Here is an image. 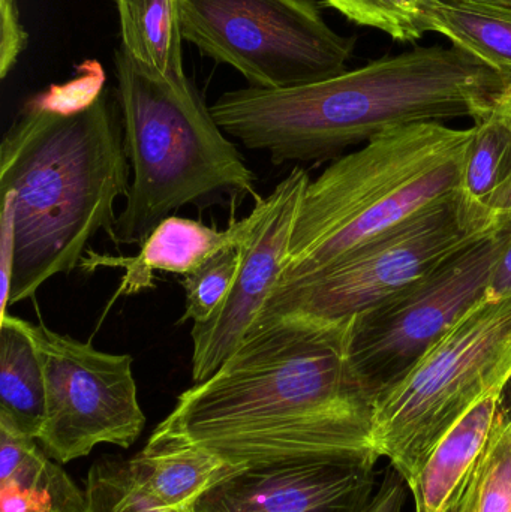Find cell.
I'll list each match as a JSON object with an SVG mask.
<instances>
[{
	"mask_svg": "<svg viewBox=\"0 0 511 512\" xmlns=\"http://www.w3.org/2000/svg\"><path fill=\"white\" fill-rule=\"evenodd\" d=\"M351 322L258 318L212 376L177 397L146 445L198 448L236 468L299 459L377 463L374 397L351 363Z\"/></svg>",
	"mask_w": 511,
	"mask_h": 512,
	"instance_id": "cell-1",
	"label": "cell"
},
{
	"mask_svg": "<svg viewBox=\"0 0 511 512\" xmlns=\"http://www.w3.org/2000/svg\"><path fill=\"white\" fill-rule=\"evenodd\" d=\"M131 176L119 96L98 63L24 105L0 144V195L14 219L2 318L51 277L80 267L99 231L111 236Z\"/></svg>",
	"mask_w": 511,
	"mask_h": 512,
	"instance_id": "cell-2",
	"label": "cell"
},
{
	"mask_svg": "<svg viewBox=\"0 0 511 512\" xmlns=\"http://www.w3.org/2000/svg\"><path fill=\"white\" fill-rule=\"evenodd\" d=\"M511 84L473 54L417 47L293 89L231 90L210 107L228 137L275 165L332 159L377 135L422 122L477 119Z\"/></svg>",
	"mask_w": 511,
	"mask_h": 512,
	"instance_id": "cell-3",
	"label": "cell"
},
{
	"mask_svg": "<svg viewBox=\"0 0 511 512\" xmlns=\"http://www.w3.org/2000/svg\"><path fill=\"white\" fill-rule=\"evenodd\" d=\"M471 138L473 128L411 123L330 164L306 188L278 285L329 267L455 195Z\"/></svg>",
	"mask_w": 511,
	"mask_h": 512,
	"instance_id": "cell-4",
	"label": "cell"
},
{
	"mask_svg": "<svg viewBox=\"0 0 511 512\" xmlns=\"http://www.w3.org/2000/svg\"><path fill=\"white\" fill-rule=\"evenodd\" d=\"M114 72L132 171L125 209L110 236L114 245H143L162 221L185 206L260 198L254 171L188 75L156 77L120 48L114 51Z\"/></svg>",
	"mask_w": 511,
	"mask_h": 512,
	"instance_id": "cell-5",
	"label": "cell"
},
{
	"mask_svg": "<svg viewBox=\"0 0 511 512\" xmlns=\"http://www.w3.org/2000/svg\"><path fill=\"white\" fill-rule=\"evenodd\" d=\"M511 381V297L468 310L398 382L374 400L380 459L413 483L435 445L477 403Z\"/></svg>",
	"mask_w": 511,
	"mask_h": 512,
	"instance_id": "cell-6",
	"label": "cell"
},
{
	"mask_svg": "<svg viewBox=\"0 0 511 512\" xmlns=\"http://www.w3.org/2000/svg\"><path fill=\"white\" fill-rule=\"evenodd\" d=\"M318 0H185L183 36L255 89H293L348 71L356 38L327 24Z\"/></svg>",
	"mask_w": 511,
	"mask_h": 512,
	"instance_id": "cell-7",
	"label": "cell"
},
{
	"mask_svg": "<svg viewBox=\"0 0 511 512\" xmlns=\"http://www.w3.org/2000/svg\"><path fill=\"white\" fill-rule=\"evenodd\" d=\"M474 237L351 322L350 358L372 397L398 382L468 310L488 298L506 222Z\"/></svg>",
	"mask_w": 511,
	"mask_h": 512,
	"instance_id": "cell-8",
	"label": "cell"
},
{
	"mask_svg": "<svg viewBox=\"0 0 511 512\" xmlns=\"http://www.w3.org/2000/svg\"><path fill=\"white\" fill-rule=\"evenodd\" d=\"M483 233L488 231L473 228L452 195L329 267L276 286L258 318L351 321Z\"/></svg>",
	"mask_w": 511,
	"mask_h": 512,
	"instance_id": "cell-9",
	"label": "cell"
},
{
	"mask_svg": "<svg viewBox=\"0 0 511 512\" xmlns=\"http://www.w3.org/2000/svg\"><path fill=\"white\" fill-rule=\"evenodd\" d=\"M30 331L44 364L47 408L38 442L65 463L89 456L98 445L132 447L146 417L138 403L128 354L93 348L44 324Z\"/></svg>",
	"mask_w": 511,
	"mask_h": 512,
	"instance_id": "cell-10",
	"label": "cell"
},
{
	"mask_svg": "<svg viewBox=\"0 0 511 512\" xmlns=\"http://www.w3.org/2000/svg\"><path fill=\"white\" fill-rule=\"evenodd\" d=\"M311 177L294 167L267 197L255 200L251 231L240 246L236 282L221 309L192 325V379L212 376L239 348L278 285L303 195Z\"/></svg>",
	"mask_w": 511,
	"mask_h": 512,
	"instance_id": "cell-11",
	"label": "cell"
},
{
	"mask_svg": "<svg viewBox=\"0 0 511 512\" xmlns=\"http://www.w3.org/2000/svg\"><path fill=\"white\" fill-rule=\"evenodd\" d=\"M377 490L375 463L299 459L236 469L195 502V512H362Z\"/></svg>",
	"mask_w": 511,
	"mask_h": 512,
	"instance_id": "cell-12",
	"label": "cell"
},
{
	"mask_svg": "<svg viewBox=\"0 0 511 512\" xmlns=\"http://www.w3.org/2000/svg\"><path fill=\"white\" fill-rule=\"evenodd\" d=\"M252 222L254 216L249 213L246 218L231 222L227 230H216L192 219L170 216L152 231L137 255H101L87 249L80 267L86 271L98 267L123 268L122 282L110 300V304H113L123 295H134L153 288V279L158 271L185 277L222 249L243 245L248 239Z\"/></svg>",
	"mask_w": 511,
	"mask_h": 512,
	"instance_id": "cell-13",
	"label": "cell"
},
{
	"mask_svg": "<svg viewBox=\"0 0 511 512\" xmlns=\"http://www.w3.org/2000/svg\"><path fill=\"white\" fill-rule=\"evenodd\" d=\"M504 418V393L477 403L443 438L408 486L416 512H452L470 486Z\"/></svg>",
	"mask_w": 511,
	"mask_h": 512,
	"instance_id": "cell-14",
	"label": "cell"
},
{
	"mask_svg": "<svg viewBox=\"0 0 511 512\" xmlns=\"http://www.w3.org/2000/svg\"><path fill=\"white\" fill-rule=\"evenodd\" d=\"M80 489L38 439L0 418V512H84Z\"/></svg>",
	"mask_w": 511,
	"mask_h": 512,
	"instance_id": "cell-15",
	"label": "cell"
},
{
	"mask_svg": "<svg viewBox=\"0 0 511 512\" xmlns=\"http://www.w3.org/2000/svg\"><path fill=\"white\" fill-rule=\"evenodd\" d=\"M120 466L132 489L171 510L194 508L213 484L239 469L182 445H146L132 459H120Z\"/></svg>",
	"mask_w": 511,
	"mask_h": 512,
	"instance_id": "cell-16",
	"label": "cell"
},
{
	"mask_svg": "<svg viewBox=\"0 0 511 512\" xmlns=\"http://www.w3.org/2000/svg\"><path fill=\"white\" fill-rule=\"evenodd\" d=\"M471 128L473 138L456 195L473 228L489 231L500 224L494 218V204L511 176V131L498 99Z\"/></svg>",
	"mask_w": 511,
	"mask_h": 512,
	"instance_id": "cell-17",
	"label": "cell"
},
{
	"mask_svg": "<svg viewBox=\"0 0 511 512\" xmlns=\"http://www.w3.org/2000/svg\"><path fill=\"white\" fill-rule=\"evenodd\" d=\"M120 26V50L143 71L165 80L185 77L183 2L114 0Z\"/></svg>",
	"mask_w": 511,
	"mask_h": 512,
	"instance_id": "cell-18",
	"label": "cell"
},
{
	"mask_svg": "<svg viewBox=\"0 0 511 512\" xmlns=\"http://www.w3.org/2000/svg\"><path fill=\"white\" fill-rule=\"evenodd\" d=\"M45 408L44 364L30 322L5 315L0 324V418L38 439Z\"/></svg>",
	"mask_w": 511,
	"mask_h": 512,
	"instance_id": "cell-19",
	"label": "cell"
},
{
	"mask_svg": "<svg viewBox=\"0 0 511 512\" xmlns=\"http://www.w3.org/2000/svg\"><path fill=\"white\" fill-rule=\"evenodd\" d=\"M426 29L446 36L455 47L473 54L495 71L511 75V8L432 0Z\"/></svg>",
	"mask_w": 511,
	"mask_h": 512,
	"instance_id": "cell-20",
	"label": "cell"
},
{
	"mask_svg": "<svg viewBox=\"0 0 511 512\" xmlns=\"http://www.w3.org/2000/svg\"><path fill=\"white\" fill-rule=\"evenodd\" d=\"M452 512H511V426L504 418Z\"/></svg>",
	"mask_w": 511,
	"mask_h": 512,
	"instance_id": "cell-21",
	"label": "cell"
},
{
	"mask_svg": "<svg viewBox=\"0 0 511 512\" xmlns=\"http://www.w3.org/2000/svg\"><path fill=\"white\" fill-rule=\"evenodd\" d=\"M357 26L374 27L398 42L423 38L432 0H323Z\"/></svg>",
	"mask_w": 511,
	"mask_h": 512,
	"instance_id": "cell-22",
	"label": "cell"
},
{
	"mask_svg": "<svg viewBox=\"0 0 511 512\" xmlns=\"http://www.w3.org/2000/svg\"><path fill=\"white\" fill-rule=\"evenodd\" d=\"M240 246L222 249L194 273L183 277L180 285L185 289L186 300L180 324H203L221 309L236 282L242 258Z\"/></svg>",
	"mask_w": 511,
	"mask_h": 512,
	"instance_id": "cell-23",
	"label": "cell"
},
{
	"mask_svg": "<svg viewBox=\"0 0 511 512\" xmlns=\"http://www.w3.org/2000/svg\"><path fill=\"white\" fill-rule=\"evenodd\" d=\"M84 512H195L194 508L171 510L132 489L123 475L119 457H104L87 474Z\"/></svg>",
	"mask_w": 511,
	"mask_h": 512,
	"instance_id": "cell-24",
	"label": "cell"
},
{
	"mask_svg": "<svg viewBox=\"0 0 511 512\" xmlns=\"http://www.w3.org/2000/svg\"><path fill=\"white\" fill-rule=\"evenodd\" d=\"M17 0H0V78L5 80L27 47Z\"/></svg>",
	"mask_w": 511,
	"mask_h": 512,
	"instance_id": "cell-25",
	"label": "cell"
},
{
	"mask_svg": "<svg viewBox=\"0 0 511 512\" xmlns=\"http://www.w3.org/2000/svg\"><path fill=\"white\" fill-rule=\"evenodd\" d=\"M407 483L395 468L384 475L369 504L362 512H404L407 502Z\"/></svg>",
	"mask_w": 511,
	"mask_h": 512,
	"instance_id": "cell-26",
	"label": "cell"
},
{
	"mask_svg": "<svg viewBox=\"0 0 511 512\" xmlns=\"http://www.w3.org/2000/svg\"><path fill=\"white\" fill-rule=\"evenodd\" d=\"M506 222L509 230V240L506 248L498 259L495 267L494 277H492L491 286H489L488 298H506L511 297V213L500 216Z\"/></svg>",
	"mask_w": 511,
	"mask_h": 512,
	"instance_id": "cell-27",
	"label": "cell"
},
{
	"mask_svg": "<svg viewBox=\"0 0 511 512\" xmlns=\"http://www.w3.org/2000/svg\"><path fill=\"white\" fill-rule=\"evenodd\" d=\"M498 107H500L501 113H503L504 119H506L511 131V84L507 87L506 92L498 98ZM507 213H511V176L506 188L503 189L500 197L495 201L494 218L498 219L500 216L507 215Z\"/></svg>",
	"mask_w": 511,
	"mask_h": 512,
	"instance_id": "cell-28",
	"label": "cell"
},
{
	"mask_svg": "<svg viewBox=\"0 0 511 512\" xmlns=\"http://www.w3.org/2000/svg\"><path fill=\"white\" fill-rule=\"evenodd\" d=\"M462 2L486 3V5L507 6V8H511V0H462Z\"/></svg>",
	"mask_w": 511,
	"mask_h": 512,
	"instance_id": "cell-29",
	"label": "cell"
},
{
	"mask_svg": "<svg viewBox=\"0 0 511 512\" xmlns=\"http://www.w3.org/2000/svg\"><path fill=\"white\" fill-rule=\"evenodd\" d=\"M504 409H506V418H507V421H509V424L511 426V400H510V403L509 405H504Z\"/></svg>",
	"mask_w": 511,
	"mask_h": 512,
	"instance_id": "cell-30",
	"label": "cell"
}]
</instances>
